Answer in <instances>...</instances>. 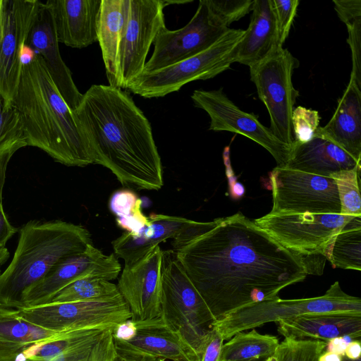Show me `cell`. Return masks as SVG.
<instances>
[{
    "instance_id": "ba28073f",
    "label": "cell",
    "mask_w": 361,
    "mask_h": 361,
    "mask_svg": "<svg viewBox=\"0 0 361 361\" xmlns=\"http://www.w3.org/2000/svg\"><path fill=\"white\" fill-rule=\"evenodd\" d=\"M298 66V59L288 49L281 47L250 67V79L269 112L270 130L279 140L292 148L296 142L292 114L299 94L293 86L292 76Z\"/></svg>"
},
{
    "instance_id": "4dcf8cb0",
    "label": "cell",
    "mask_w": 361,
    "mask_h": 361,
    "mask_svg": "<svg viewBox=\"0 0 361 361\" xmlns=\"http://www.w3.org/2000/svg\"><path fill=\"white\" fill-rule=\"evenodd\" d=\"M142 200L130 190H120L110 198L109 209L116 216L117 225L131 233H140L149 224L141 209Z\"/></svg>"
},
{
    "instance_id": "c3c4849f",
    "label": "cell",
    "mask_w": 361,
    "mask_h": 361,
    "mask_svg": "<svg viewBox=\"0 0 361 361\" xmlns=\"http://www.w3.org/2000/svg\"><path fill=\"white\" fill-rule=\"evenodd\" d=\"M4 1H5V0H0V29H1V25L2 16H3L4 8Z\"/></svg>"
},
{
    "instance_id": "ee69618b",
    "label": "cell",
    "mask_w": 361,
    "mask_h": 361,
    "mask_svg": "<svg viewBox=\"0 0 361 361\" xmlns=\"http://www.w3.org/2000/svg\"><path fill=\"white\" fill-rule=\"evenodd\" d=\"M116 355L113 361H158L157 359L137 353L116 348Z\"/></svg>"
},
{
    "instance_id": "f1b7e54d",
    "label": "cell",
    "mask_w": 361,
    "mask_h": 361,
    "mask_svg": "<svg viewBox=\"0 0 361 361\" xmlns=\"http://www.w3.org/2000/svg\"><path fill=\"white\" fill-rule=\"evenodd\" d=\"M326 258L333 267L361 269V216H355L328 245Z\"/></svg>"
},
{
    "instance_id": "4fadbf2b",
    "label": "cell",
    "mask_w": 361,
    "mask_h": 361,
    "mask_svg": "<svg viewBox=\"0 0 361 361\" xmlns=\"http://www.w3.org/2000/svg\"><path fill=\"white\" fill-rule=\"evenodd\" d=\"M196 107L210 118L209 130L229 131L244 135L265 148L279 167H286L293 149L279 140L270 128L262 124L253 114L242 111L222 91L195 90L191 95Z\"/></svg>"
},
{
    "instance_id": "cb8c5ba5",
    "label": "cell",
    "mask_w": 361,
    "mask_h": 361,
    "mask_svg": "<svg viewBox=\"0 0 361 361\" xmlns=\"http://www.w3.org/2000/svg\"><path fill=\"white\" fill-rule=\"evenodd\" d=\"M316 133L328 138L360 162L361 89L353 80L350 79L330 121L324 126H319Z\"/></svg>"
},
{
    "instance_id": "83f0119b",
    "label": "cell",
    "mask_w": 361,
    "mask_h": 361,
    "mask_svg": "<svg viewBox=\"0 0 361 361\" xmlns=\"http://www.w3.org/2000/svg\"><path fill=\"white\" fill-rule=\"evenodd\" d=\"M279 344L276 336L261 334L255 329L238 332L224 343L219 361H264L275 353Z\"/></svg>"
},
{
    "instance_id": "9c48e42d",
    "label": "cell",
    "mask_w": 361,
    "mask_h": 361,
    "mask_svg": "<svg viewBox=\"0 0 361 361\" xmlns=\"http://www.w3.org/2000/svg\"><path fill=\"white\" fill-rule=\"evenodd\" d=\"M18 310L26 320L58 333L113 329L131 318L121 295L109 300L47 303Z\"/></svg>"
},
{
    "instance_id": "7402d4cb",
    "label": "cell",
    "mask_w": 361,
    "mask_h": 361,
    "mask_svg": "<svg viewBox=\"0 0 361 361\" xmlns=\"http://www.w3.org/2000/svg\"><path fill=\"white\" fill-rule=\"evenodd\" d=\"M278 332L284 338L328 341L336 337L352 340L361 336V314L329 312L307 314L279 319Z\"/></svg>"
},
{
    "instance_id": "5bb4252c",
    "label": "cell",
    "mask_w": 361,
    "mask_h": 361,
    "mask_svg": "<svg viewBox=\"0 0 361 361\" xmlns=\"http://www.w3.org/2000/svg\"><path fill=\"white\" fill-rule=\"evenodd\" d=\"M164 0H129L128 17L118 60V87L128 89L141 75L151 45L166 27Z\"/></svg>"
},
{
    "instance_id": "d6a6232c",
    "label": "cell",
    "mask_w": 361,
    "mask_h": 361,
    "mask_svg": "<svg viewBox=\"0 0 361 361\" xmlns=\"http://www.w3.org/2000/svg\"><path fill=\"white\" fill-rule=\"evenodd\" d=\"M27 146L23 125L15 108L7 109L0 96V155L12 156Z\"/></svg>"
},
{
    "instance_id": "6da1fadb",
    "label": "cell",
    "mask_w": 361,
    "mask_h": 361,
    "mask_svg": "<svg viewBox=\"0 0 361 361\" xmlns=\"http://www.w3.org/2000/svg\"><path fill=\"white\" fill-rule=\"evenodd\" d=\"M172 252L215 321L275 299L307 275L300 255L240 212Z\"/></svg>"
},
{
    "instance_id": "ffe728a7",
    "label": "cell",
    "mask_w": 361,
    "mask_h": 361,
    "mask_svg": "<svg viewBox=\"0 0 361 361\" xmlns=\"http://www.w3.org/2000/svg\"><path fill=\"white\" fill-rule=\"evenodd\" d=\"M134 323L135 331L128 339H114L116 348L146 355L158 361H199L179 333L166 324L161 317Z\"/></svg>"
},
{
    "instance_id": "e575fe53",
    "label": "cell",
    "mask_w": 361,
    "mask_h": 361,
    "mask_svg": "<svg viewBox=\"0 0 361 361\" xmlns=\"http://www.w3.org/2000/svg\"><path fill=\"white\" fill-rule=\"evenodd\" d=\"M360 167L335 175L341 211V214L361 216V197L360 191Z\"/></svg>"
},
{
    "instance_id": "b9f144b4",
    "label": "cell",
    "mask_w": 361,
    "mask_h": 361,
    "mask_svg": "<svg viewBox=\"0 0 361 361\" xmlns=\"http://www.w3.org/2000/svg\"><path fill=\"white\" fill-rule=\"evenodd\" d=\"M18 228L11 225L0 202V248L5 247L8 240L16 233Z\"/></svg>"
},
{
    "instance_id": "3957f363",
    "label": "cell",
    "mask_w": 361,
    "mask_h": 361,
    "mask_svg": "<svg viewBox=\"0 0 361 361\" xmlns=\"http://www.w3.org/2000/svg\"><path fill=\"white\" fill-rule=\"evenodd\" d=\"M13 106L19 114L27 146L43 150L66 166L94 164L73 112L36 52L22 66Z\"/></svg>"
},
{
    "instance_id": "74e56055",
    "label": "cell",
    "mask_w": 361,
    "mask_h": 361,
    "mask_svg": "<svg viewBox=\"0 0 361 361\" xmlns=\"http://www.w3.org/2000/svg\"><path fill=\"white\" fill-rule=\"evenodd\" d=\"M271 2L276 19L278 44L283 47L288 36L300 1L298 0H271Z\"/></svg>"
},
{
    "instance_id": "8fae6325",
    "label": "cell",
    "mask_w": 361,
    "mask_h": 361,
    "mask_svg": "<svg viewBox=\"0 0 361 361\" xmlns=\"http://www.w3.org/2000/svg\"><path fill=\"white\" fill-rule=\"evenodd\" d=\"M354 216L334 214L269 213L254 221L292 252L300 256H325L328 245Z\"/></svg>"
},
{
    "instance_id": "681fc988",
    "label": "cell",
    "mask_w": 361,
    "mask_h": 361,
    "mask_svg": "<svg viewBox=\"0 0 361 361\" xmlns=\"http://www.w3.org/2000/svg\"></svg>"
},
{
    "instance_id": "603a6c76",
    "label": "cell",
    "mask_w": 361,
    "mask_h": 361,
    "mask_svg": "<svg viewBox=\"0 0 361 361\" xmlns=\"http://www.w3.org/2000/svg\"><path fill=\"white\" fill-rule=\"evenodd\" d=\"M357 167H360V162L336 144L316 133L310 141L295 145L286 166L292 170L328 178Z\"/></svg>"
},
{
    "instance_id": "7dc6e473",
    "label": "cell",
    "mask_w": 361,
    "mask_h": 361,
    "mask_svg": "<svg viewBox=\"0 0 361 361\" xmlns=\"http://www.w3.org/2000/svg\"><path fill=\"white\" fill-rule=\"evenodd\" d=\"M9 252L6 247L0 248V275L2 273L1 267L9 258Z\"/></svg>"
},
{
    "instance_id": "7bdbcfd3",
    "label": "cell",
    "mask_w": 361,
    "mask_h": 361,
    "mask_svg": "<svg viewBox=\"0 0 361 361\" xmlns=\"http://www.w3.org/2000/svg\"><path fill=\"white\" fill-rule=\"evenodd\" d=\"M348 337H336L326 342V352H330L341 357L345 356V350L348 344L350 342Z\"/></svg>"
},
{
    "instance_id": "ab89813d",
    "label": "cell",
    "mask_w": 361,
    "mask_h": 361,
    "mask_svg": "<svg viewBox=\"0 0 361 361\" xmlns=\"http://www.w3.org/2000/svg\"><path fill=\"white\" fill-rule=\"evenodd\" d=\"M224 338L215 329L211 328L205 334L199 353V361H219Z\"/></svg>"
},
{
    "instance_id": "44dd1931",
    "label": "cell",
    "mask_w": 361,
    "mask_h": 361,
    "mask_svg": "<svg viewBox=\"0 0 361 361\" xmlns=\"http://www.w3.org/2000/svg\"><path fill=\"white\" fill-rule=\"evenodd\" d=\"M102 0H48L59 42L81 49L97 42Z\"/></svg>"
},
{
    "instance_id": "277c9868",
    "label": "cell",
    "mask_w": 361,
    "mask_h": 361,
    "mask_svg": "<svg viewBox=\"0 0 361 361\" xmlns=\"http://www.w3.org/2000/svg\"><path fill=\"white\" fill-rule=\"evenodd\" d=\"M91 244L89 231L80 225L61 220L25 224L12 260L0 275V307L21 308L27 290L57 264Z\"/></svg>"
},
{
    "instance_id": "bcb514c9",
    "label": "cell",
    "mask_w": 361,
    "mask_h": 361,
    "mask_svg": "<svg viewBox=\"0 0 361 361\" xmlns=\"http://www.w3.org/2000/svg\"><path fill=\"white\" fill-rule=\"evenodd\" d=\"M318 361H342V357L330 352H323Z\"/></svg>"
},
{
    "instance_id": "4316f807",
    "label": "cell",
    "mask_w": 361,
    "mask_h": 361,
    "mask_svg": "<svg viewBox=\"0 0 361 361\" xmlns=\"http://www.w3.org/2000/svg\"><path fill=\"white\" fill-rule=\"evenodd\" d=\"M129 0H102L97 42L109 85L118 87V60L128 17Z\"/></svg>"
},
{
    "instance_id": "d6986e66",
    "label": "cell",
    "mask_w": 361,
    "mask_h": 361,
    "mask_svg": "<svg viewBox=\"0 0 361 361\" xmlns=\"http://www.w3.org/2000/svg\"><path fill=\"white\" fill-rule=\"evenodd\" d=\"M26 44L42 56L54 85L73 112L80 104L83 94L78 90L70 69L62 59L53 16L45 2L39 3Z\"/></svg>"
},
{
    "instance_id": "1f68e13d",
    "label": "cell",
    "mask_w": 361,
    "mask_h": 361,
    "mask_svg": "<svg viewBox=\"0 0 361 361\" xmlns=\"http://www.w3.org/2000/svg\"><path fill=\"white\" fill-rule=\"evenodd\" d=\"M116 355L112 329H105L47 361H113Z\"/></svg>"
},
{
    "instance_id": "e0dca14e",
    "label": "cell",
    "mask_w": 361,
    "mask_h": 361,
    "mask_svg": "<svg viewBox=\"0 0 361 361\" xmlns=\"http://www.w3.org/2000/svg\"><path fill=\"white\" fill-rule=\"evenodd\" d=\"M149 224L140 233L125 232L111 242L114 254L123 259L125 264H131L147 255L153 247L172 238L173 250L209 231L216 221L199 222L183 217L152 213Z\"/></svg>"
},
{
    "instance_id": "52a82bcc",
    "label": "cell",
    "mask_w": 361,
    "mask_h": 361,
    "mask_svg": "<svg viewBox=\"0 0 361 361\" xmlns=\"http://www.w3.org/2000/svg\"><path fill=\"white\" fill-rule=\"evenodd\" d=\"M353 312L361 314V300L350 295L336 281L321 296L283 300L279 297L252 304L214 321L212 328L224 340L238 332L252 329L269 322L307 314Z\"/></svg>"
},
{
    "instance_id": "f35d334b",
    "label": "cell",
    "mask_w": 361,
    "mask_h": 361,
    "mask_svg": "<svg viewBox=\"0 0 361 361\" xmlns=\"http://www.w3.org/2000/svg\"><path fill=\"white\" fill-rule=\"evenodd\" d=\"M348 43L352 54L350 78L361 89V19L346 25Z\"/></svg>"
},
{
    "instance_id": "8992f818",
    "label": "cell",
    "mask_w": 361,
    "mask_h": 361,
    "mask_svg": "<svg viewBox=\"0 0 361 361\" xmlns=\"http://www.w3.org/2000/svg\"><path fill=\"white\" fill-rule=\"evenodd\" d=\"M245 30H229L207 50L164 68L142 73L128 88L144 98L162 97L187 83L207 80L228 69L235 62L236 48Z\"/></svg>"
},
{
    "instance_id": "f6af8a7d",
    "label": "cell",
    "mask_w": 361,
    "mask_h": 361,
    "mask_svg": "<svg viewBox=\"0 0 361 361\" xmlns=\"http://www.w3.org/2000/svg\"><path fill=\"white\" fill-rule=\"evenodd\" d=\"M345 356L351 360L360 358L361 343L359 339L351 341L345 350Z\"/></svg>"
},
{
    "instance_id": "484cf974",
    "label": "cell",
    "mask_w": 361,
    "mask_h": 361,
    "mask_svg": "<svg viewBox=\"0 0 361 361\" xmlns=\"http://www.w3.org/2000/svg\"><path fill=\"white\" fill-rule=\"evenodd\" d=\"M66 333L44 329L24 319L18 310L0 307V361H19L32 348Z\"/></svg>"
},
{
    "instance_id": "60d3db41",
    "label": "cell",
    "mask_w": 361,
    "mask_h": 361,
    "mask_svg": "<svg viewBox=\"0 0 361 361\" xmlns=\"http://www.w3.org/2000/svg\"><path fill=\"white\" fill-rule=\"evenodd\" d=\"M333 3L338 18L346 25L361 19L360 0H334Z\"/></svg>"
},
{
    "instance_id": "836d02e7",
    "label": "cell",
    "mask_w": 361,
    "mask_h": 361,
    "mask_svg": "<svg viewBox=\"0 0 361 361\" xmlns=\"http://www.w3.org/2000/svg\"><path fill=\"white\" fill-rule=\"evenodd\" d=\"M325 346L323 341L285 338L264 361H318Z\"/></svg>"
},
{
    "instance_id": "ac0fdd59",
    "label": "cell",
    "mask_w": 361,
    "mask_h": 361,
    "mask_svg": "<svg viewBox=\"0 0 361 361\" xmlns=\"http://www.w3.org/2000/svg\"><path fill=\"white\" fill-rule=\"evenodd\" d=\"M163 258L164 251L157 245L140 259L124 265L117 287L134 321L161 317Z\"/></svg>"
},
{
    "instance_id": "7c38bea8",
    "label": "cell",
    "mask_w": 361,
    "mask_h": 361,
    "mask_svg": "<svg viewBox=\"0 0 361 361\" xmlns=\"http://www.w3.org/2000/svg\"><path fill=\"white\" fill-rule=\"evenodd\" d=\"M200 0L191 20L182 28L163 27L156 37L153 53L142 73L155 71L197 55L212 47L228 30Z\"/></svg>"
},
{
    "instance_id": "9a60e30c",
    "label": "cell",
    "mask_w": 361,
    "mask_h": 361,
    "mask_svg": "<svg viewBox=\"0 0 361 361\" xmlns=\"http://www.w3.org/2000/svg\"><path fill=\"white\" fill-rule=\"evenodd\" d=\"M121 270V264L114 253L104 255L91 244L84 252L57 264L27 290L22 298V307L47 304L63 288L83 278L116 279Z\"/></svg>"
},
{
    "instance_id": "d590c367",
    "label": "cell",
    "mask_w": 361,
    "mask_h": 361,
    "mask_svg": "<svg viewBox=\"0 0 361 361\" xmlns=\"http://www.w3.org/2000/svg\"><path fill=\"white\" fill-rule=\"evenodd\" d=\"M253 2L254 0H207L212 13L226 27L251 11Z\"/></svg>"
},
{
    "instance_id": "2e32d148",
    "label": "cell",
    "mask_w": 361,
    "mask_h": 361,
    "mask_svg": "<svg viewBox=\"0 0 361 361\" xmlns=\"http://www.w3.org/2000/svg\"><path fill=\"white\" fill-rule=\"evenodd\" d=\"M40 1L5 0L0 29V96L6 107L13 108V98L21 75L20 51Z\"/></svg>"
},
{
    "instance_id": "5b68a950",
    "label": "cell",
    "mask_w": 361,
    "mask_h": 361,
    "mask_svg": "<svg viewBox=\"0 0 361 361\" xmlns=\"http://www.w3.org/2000/svg\"><path fill=\"white\" fill-rule=\"evenodd\" d=\"M161 312L165 324L178 331L198 357L215 320L172 251H164Z\"/></svg>"
},
{
    "instance_id": "d4e9b609",
    "label": "cell",
    "mask_w": 361,
    "mask_h": 361,
    "mask_svg": "<svg viewBox=\"0 0 361 361\" xmlns=\"http://www.w3.org/2000/svg\"><path fill=\"white\" fill-rule=\"evenodd\" d=\"M250 22L236 48L235 62L249 68L261 62L278 44L276 19L271 0H254Z\"/></svg>"
},
{
    "instance_id": "f546056e",
    "label": "cell",
    "mask_w": 361,
    "mask_h": 361,
    "mask_svg": "<svg viewBox=\"0 0 361 361\" xmlns=\"http://www.w3.org/2000/svg\"><path fill=\"white\" fill-rule=\"evenodd\" d=\"M121 296L117 285L100 278L77 280L56 293L48 303L102 301Z\"/></svg>"
},
{
    "instance_id": "8d00e7d4",
    "label": "cell",
    "mask_w": 361,
    "mask_h": 361,
    "mask_svg": "<svg viewBox=\"0 0 361 361\" xmlns=\"http://www.w3.org/2000/svg\"><path fill=\"white\" fill-rule=\"evenodd\" d=\"M320 117L318 111L299 106L293 109L292 125L295 144L312 140L319 127Z\"/></svg>"
},
{
    "instance_id": "7a4b0ae2",
    "label": "cell",
    "mask_w": 361,
    "mask_h": 361,
    "mask_svg": "<svg viewBox=\"0 0 361 361\" xmlns=\"http://www.w3.org/2000/svg\"><path fill=\"white\" fill-rule=\"evenodd\" d=\"M73 114L94 164L109 169L125 186L161 188L162 166L151 124L128 93L92 85Z\"/></svg>"
},
{
    "instance_id": "30bf717a",
    "label": "cell",
    "mask_w": 361,
    "mask_h": 361,
    "mask_svg": "<svg viewBox=\"0 0 361 361\" xmlns=\"http://www.w3.org/2000/svg\"><path fill=\"white\" fill-rule=\"evenodd\" d=\"M270 181L271 214H341L338 188L332 178L276 166L271 172Z\"/></svg>"
}]
</instances>
